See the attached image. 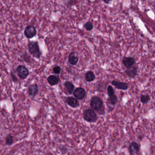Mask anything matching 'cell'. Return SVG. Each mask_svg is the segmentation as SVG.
I'll list each match as a JSON object with an SVG mask.
<instances>
[{"instance_id": "cell-7", "label": "cell", "mask_w": 155, "mask_h": 155, "mask_svg": "<svg viewBox=\"0 0 155 155\" xmlns=\"http://www.w3.org/2000/svg\"><path fill=\"white\" fill-rule=\"evenodd\" d=\"M39 88L38 84L36 83L31 84L28 87V93L30 96L35 97L39 93Z\"/></svg>"}, {"instance_id": "cell-2", "label": "cell", "mask_w": 155, "mask_h": 155, "mask_svg": "<svg viewBox=\"0 0 155 155\" xmlns=\"http://www.w3.org/2000/svg\"><path fill=\"white\" fill-rule=\"evenodd\" d=\"M29 53L33 57L40 59L42 55V52L40 50V46L38 42L32 41L29 42L28 44Z\"/></svg>"}, {"instance_id": "cell-8", "label": "cell", "mask_w": 155, "mask_h": 155, "mask_svg": "<svg viewBox=\"0 0 155 155\" xmlns=\"http://www.w3.org/2000/svg\"><path fill=\"white\" fill-rule=\"evenodd\" d=\"M128 149L130 155H137L140 150V147L136 142H132L129 144Z\"/></svg>"}, {"instance_id": "cell-26", "label": "cell", "mask_w": 155, "mask_h": 155, "mask_svg": "<svg viewBox=\"0 0 155 155\" xmlns=\"http://www.w3.org/2000/svg\"></svg>"}, {"instance_id": "cell-18", "label": "cell", "mask_w": 155, "mask_h": 155, "mask_svg": "<svg viewBox=\"0 0 155 155\" xmlns=\"http://www.w3.org/2000/svg\"><path fill=\"white\" fill-rule=\"evenodd\" d=\"M151 100V97L148 94H142L140 96V101L143 104H147Z\"/></svg>"}, {"instance_id": "cell-6", "label": "cell", "mask_w": 155, "mask_h": 155, "mask_svg": "<svg viewBox=\"0 0 155 155\" xmlns=\"http://www.w3.org/2000/svg\"><path fill=\"white\" fill-rule=\"evenodd\" d=\"M74 97L77 100H83L86 95L85 90L83 87H78L74 89L73 92Z\"/></svg>"}, {"instance_id": "cell-23", "label": "cell", "mask_w": 155, "mask_h": 155, "mask_svg": "<svg viewBox=\"0 0 155 155\" xmlns=\"http://www.w3.org/2000/svg\"><path fill=\"white\" fill-rule=\"evenodd\" d=\"M64 4L67 6H70L73 5L74 2V0H63Z\"/></svg>"}, {"instance_id": "cell-10", "label": "cell", "mask_w": 155, "mask_h": 155, "mask_svg": "<svg viewBox=\"0 0 155 155\" xmlns=\"http://www.w3.org/2000/svg\"><path fill=\"white\" fill-rule=\"evenodd\" d=\"M65 103L73 108H77L79 107L80 104L79 102L75 97H67L64 99Z\"/></svg>"}, {"instance_id": "cell-1", "label": "cell", "mask_w": 155, "mask_h": 155, "mask_svg": "<svg viewBox=\"0 0 155 155\" xmlns=\"http://www.w3.org/2000/svg\"><path fill=\"white\" fill-rule=\"evenodd\" d=\"M90 106L91 108L94 110L100 115L104 114L105 107L103 99L97 96H94L91 98Z\"/></svg>"}, {"instance_id": "cell-25", "label": "cell", "mask_w": 155, "mask_h": 155, "mask_svg": "<svg viewBox=\"0 0 155 155\" xmlns=\"http://www.w3.org/2000/svg\"><path fill=\"white\" fill-rule=\"evenodd\" d=\"M112 1H113V0H103V2L106 4H109V3L112 2Z\"/></svg>"}, {"instance_id": "cell-17", "label": "cell", "mask_w": 155, "mask_h": 155, "mask_svg": "<svg viewBox=\"0 0 155 155\" xmlns=\"http://www.w3.org/2000/svg\"><path fill=\"white\" fill-rule=\"evenodd\" d=\"M95 78V75L94 72L89 71L86 73L85 75V79L87 82H92Z\"/></svg>"}, {"instance_id": "cell-13", "label": "cell", "mask_w": 155, "mask_h": 155, "mask_svg": "<svg viewBox=\"0 0 155 155\" xmlns=\"http://www.w3.org/2000/svg\"><path fill=\"white\" fill-rule=\"evenodd\" d=\"M47 81L49 84L51 86L57 85L61 81L59 76L56 75H51L47 78Z\"/></svg>"}, {"instance_id": "cell-3", "label": "cell", "mask_w": 155, "mask_h": 155, "mask_svg": "<svg viewBox=\"0 0 155 155\" xmlns=\"http://www.w3.org/2000/svg\"><path fill=\"white\" fill-rule=\"evenodd\" d=\"M83 117L88 123H95L98 117L96 112L92 108H87L83 112Z\"/></svg>"}, {"instance_id": "cell-15", "label": "cell", "mask_w": 155, "mask_h": 155, "mask_svg": "<svg viewBox=\"0 0 155 155\" xmlns=\"http://www.w3.org/2000/svg\"><path fill=\"white\" fill-rule=\"evenodd\" d=\"M64 87L68 94H73L74 91L75 89V86L71 81H65L64 84Z\"/></svg>"}, {"instance_id": "cell-16", "label": "cell", "mask_w": 155, "mask_h": 155, "mask_svg": "<svg viewBox=\"0 0 155 155\" xmlns=\"http://www.w3.org/2000/svg\"><path fill=\"white\" fill-rule=\"evenodd\" d=\"M118 102V97L115 94L113 95L108 96L107 98V102L108 104L113 106H115Z\"/></svg>"}, {"instance_id": "cell-11", "label": "cell", "mask_w": 155, "mask_h": 155, "mask_svg": "<svg viewBox=\"0 0 155 155\" xmlns=\"http://www.w3.org/2000/svg\"><path fill=\"white\" fill-rule=\"evenodd\" d=\"M111 84L117 89H120V90H127L128 88V84L125 82L113 80L111 82Z\"/></svg>"}, {"instance_id": "cell-4", "label": "cell", "mask_w": 155, "mask_h": 155, "mask_svg": "<svg viewBox=\"0 0 155 155\" xmlns=\"http://www.w3.org/2000/svg\"><path fill=\"white\" fill-rule=\"evenodd\" d=\"M16 72L18 76L21 79H25L29 74V70L24 65H20L17 66Z\"/></svg>"}, {"instance_id": "cell-5", "label": "cell", "mask_w": 155, "mask_h": 155, "mask_svg": "<svg viewBox=\"0 0 155 155\" xmlns=\"http://www.w3.org/2000/svg\"><path fill=\"white\" fill-rule=\"evenodd\" d=\"M36 28L33 25H27L24 32L25 37L28 39H32L36 35Z\"/></svg>"}, {"instance_id": "cell-20", "label": "cell", "mask_w": 155, "mask_h": 155, "mask_svg": "<svg viewBox=\"0 0 155 155\" xmlns=\"http://www.w3.org/2000/svg\"><path fill=\"white\" fill-rule=\"evenodd\" d=\"M84 27L87 31H91L94 28V25L91 22L88 21L84 25Z\"/></svg>"}, {"instance_id": "cell-22", "label": "cell", "mask_w": 155, "mask_h": 155, "mask_svg": "<svg viewBox=\"0 0 155 155\" xmlns=\"http://www.w3.org/2000/svg\"><path fill=\"white\" fill-rule=\"evenodd\" d=\"M107 94L108 96H110L113 95L115 94L114 90L111 85H109L107 87Z\"/></svg>"}, {"instance_id": "cell-9", "label": "cell", "mask_w": 155, "mask_h": 155, "mask_svg": "<svg viewBox=\"0 0 155 155\" xmlns=\"http://www.w3.org/2000/svg\"><path fill=\"white\" fill-rule=\"evenodd\" d=\"M135 59L133 57L124 56L122 60V63L124 66L126 67L127 69L134 66L135 64Z\"/></svg>"}, {"instance_id": "cell-21", "label": "cell", "mask_w": 155, "mask_h": 155, "mask_svg": "<svg viewBox=\"0 0 155 155\" xmlns=\"http://www.w3.org/2000/svg\"><path fill=\"white\" fill-rule=\"evenodd\" d=\"M61 67L59 65H56L53 68L52 72L54 74H61Z\"/></svg>"}, {"instance_id": "cell-14", "label": "cell", "mask_w": 155, "mask_h": 155, "mask_svg": "<svg viewBox=\"0 0 155 155\" xmlns=\"http://www.w3.org/2000/svg\"><path fill=\"white\" fill-rule=\"evenodd\" d=\"M78 62V54L76 52H72L69 56V63L72 65H76Z\"/></svg>"}, {"instance_id": "cell-19", "label": "cell", "mask_w": 155, "mask_h": 155, "mask_svg": "<svg viewBox=\"0 0 155 155\" xmlns=\"http://www.w3.org/2000/svg\"><path fill=\"white\" fill-rule=\"evenodd\" d=\"M14 137L12 134H9L5 137V143L6 145H12L13 143Z\"/></svg>"}, {"instance_id": "cell-24", "label": "cell", "mask_w": 155, "mask_h": 155, "mask_svg": "<svg viewBox=\"0 0 155 155\" xmlns=\"http://www.w3.org/2000/svg\"><path fill=\"white\" fill-rule=\"evenodd\" d=\"M11 76H12V79L13 80L14 82H15V81H17V78L15 77V75H14L13 74L12 72H11Z\"/></svg>"}, {"instance_id": "cell-12", "label": "cell", "mask_w": 155, "mask_h": 155, "mask_svg": "<svg viewBox=\"0 0 155 155\" xmlns=\"http://www.w3.org/2000/svg\"><path fill=\"white\" fill-rule=\"evenodd\" d=\"M125 73L130 78H135L137 75V67L134 66L129 68H127L125 71Z\"/></svg>"}]
</instances>
